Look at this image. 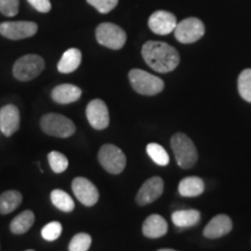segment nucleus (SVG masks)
Segmentation results:
<instances>
[{
    "label": "nucleus",
    "mask_w": 251,
    "mask_h": 251,
    "mask_svg": "<svg viewBox=\"0 0 251 251\" xmlns=\"http://www.w3.org/2000/svg\"><path fill=\"white\" fill-rule=\"evenodd\" d=\"M142 56L152 70L166 74L179 64V54L174 47L158 41H149L142 47Z\"/></svg>",
    "instance_id": "nucleus-1"
},
{
    "label": "nucleus",
    "mask_w": 251,
    "mask_h": 251,
    "mask_svg": "<svg viewBox=\"0 0 251 251\" xmlns=\"http://www.w3.org/2000/svg\"><path fill=\"white\" fill-rule=\"evenodd\" d=\"M171 148L180 168L190 169L197 163V148L187 135L184 133L175 134L171 137Z\"/></svg>",
    "instance_id": "nucleus-2"
},
{
    "label": "nucleus",
    "mask_w": 251,
    "mask_h": 251,
    "mask_svg": "<svg viewBox=\"0 0 251 251\" xmlns=\"http://www.w3.org/2000/svg\"><path fill=\"white\" fill-rule=\"evenodd\" d=\"M41 128L47 135L59 139H67L75 134L76 126L70 119L57 113H48L40 121Z\"/></svg>",
    "instance_id": "nucleus-3"
},
{
    "label": "nucleus",
    "mask_w": 251,
    "mask_h": 251,
    "mask_svg": "<svg viewBox=\"0 0 251 251\" xmlns=\"http://www.w3.org/2000/svg\"><path fill=\"white\" fill-rule=\"evenodd\" d=\"M128 76L133 89L143 96H155L164 89V81L161 78L144 70L133 69Z\"/></svg>",
    "instance_id": "nucleus-4"
},
{
    "label": "nucleus",
    "mask_w": 251,
    "mask_h": 251,
    "mask_svg": "<svg viewBox=\"0 0 251 251\" xmlns=\"http://www.w3.org/2000/svg\"><path fill=\"white\" fill-rule=\"evenodd\" d=\"M45 61L41 56L35 54L25 55L14 63L13 76L21 81L31 80L45 70Z\"/></svg>",
    "instance_id": "nucleus-5"
},
{
    "label": "nucleus",
    "mask_w": 251,
    "mask_h": 251,
    "mask_svg": "<svg viewBox=\"0 0 251 251\" xmlns=\"http://www.w3.org/2000/svg\"><path fill=\"white\" fill-rule=\"evenodd\" d=\"M98 159L102 168L112 175L121 174L127 163L124 151L113 144H103L99 150Z\"/></svg>",
    "instance_id": "nucleus-6"
},
{
    "label": "nucleus",
    "mask_w": 251,
    "mask_h": 251,
    "mask_svg": "<svg viewBox=\"0 0 251 251\" xmlns=\"http://www.w3.org/2000/svg\"><path fill=\"white\" fill-rule=\"evenodd\" d=\"M96 37L100 45L113 50L121 49L127 41L125 30L117 25L109 23L100 24L97 27Z\"/></svg>",
    "instance_id": "nucleus-7"
},
{
    "label": "nucleus",
    "mask_w": 251,
    "mask_h": 251,
    "mask_svg": "<svg viewBox=\"0 0 251 251\" xmlns=\"http://www.w3.org/2000/svg\"><path fill=\"white\" fill-rule=\"evenodd\" d=\"M175 36L181 43H193L200 40L205 34V26L199 19L188 18L177 24Z\"/></svg>",
    "instance_id": "nucleus-8"
},
{
    "label": "nucleus",
    "mask_w": 251,
    "mask_h": 251,
    "mask_svg": "<svg viewBox=\"0 0 251 251\" xmlns=\"http://www.w3.org/2000/svg\"><path fill=\"white\" fill-rule=\"evenodd\" d=\"M37 25L31 21H6L0 24V34L8 40H24L37 33Z\"/></svg>",
    "instance_id": "nucleus-9"
},
{
    "label": "nucleus",
    "mask_w": 251,
    "mask_h": 251,
    "mask_svg": "<svg viewBox=\"0 0 251 251\" xmlns=\"http://www.w3.org/2000/svg\"><path fill=\"white\" fill-rule=\"evenodd\" d=\"M74 194L84 206L91 207L96 205L99 200V191L92 181L87 178L77 177L72 180Z\"/></svg>",
    "instance_id": "nucleus-10"
},
{
    "label": "nucleus",
    "mask_w": 251,
    "mask_h": 251,
    "mask_svg": "<svg viewBox=\"0 0 251 251\" xmlns=\"http://www.w3.org/2000/svg\"><path fill=\"white\" fill-rule=\"evenodd\" d=\"M86 118L94 129L102 130L109 125V113L106 103L100 99H94L86 107Z\"/></svg>",
    "instance_id": "nucleus-11"
},
{
    "label": "nucleus",
    "mask_w": 251,
    "mask_h": 251,
    "mask_svg": "<svg viewBox=\"0 0 251 251\" xmlns=\"http://www.w3.org/2000/svg\"><path fill=\"white\" fill-rule=\"evenodd\" d=\"M163 190H164V181H163L161 177L149 178L148 180L144 181V184L141 186L139 192H137V205L146 206L153 202L162 196Z\"/></svg>",
    "instance_id": "nucleus-12"
},
{
    "label": "nucleus",
    "mask_w": 251,
    "mask_h": 251,
    "mask_svg": "<svg viewBox=\"0 0 251 251\" xmlns=\"http://www.w3.org/2000/svg\"><path fill=\"white\" fill-rule=\"evenodd\" d=\"M20 128V112L15 105L8 103L0 108V131L5 136H12Z\"/></svg>",
    "instance_id": "nucleus-13"
},
{
    "label": "nucleus",
    "mask_w": 251,
    "mask_h": 251,
    "mask_svg": "<svg viewBox=\"0 0 251 251\" xmlns=\"http://www.w3.org/2000/svg\"><path fill=\"white\" fill-rule=\"evenodd\" d=\"M149 28L158 35H168L175 30L177 26V19L170 12L157 11L151 14L148 21Z\"/></svg>",
    "instance_id": "nucleus-14"
},
{
    "label": "nucleus",
    "mask_w": 251,
    "mask_h": 251,
    "mask_svg": "<svg viewBox=\"0 0 251 251\" xmlns=\"http://www.w3.org/2000/svg\"><path fill=\"white\" fill-rule=\"evenodd\" d=\"M233 229V222L226 214H219L213 218L203 229V235L207 238H219L225 236Z\"/></svg>",
    "instance_id": "nucleus-15"
},
{
    "label": "nucleus",
    "mask_w": 251,
    "mask_h": 251,
    "mask_svg": "<svg viewBox=\"0 0 251 251\" xmlns=\"http://www.w3.org/2000/svg\"><path fill=\"white\" fill-rule=\"evenodd\" d=\"M143 235L149 238H158L168 233V222L163 216L152 214L146 219L142 226Z\"/></svg>",
    "instance_id": "nucleus-16"
},
{
    "label": "nucleus",
    "mask_w": 251,
    "mask_h": 251,
    "mask_svg": "<svg viewBox=\"0 0 251 251\" xmlns=\"http://www.w3.org/2000/svg\"><path fill=\"white\" fill-rule=\"evenodd\" d=\"M81 96V90L74 84H61L56 86L51 92V98L55 102L68 105L77 101Z\"/></svg>",
    "instance_id": "nucleus-17"
},
{
    "label": "nucleus",
    "mask_w": 251,
    "mask_h": 251,
    "mask_svg": "<svg viewBox=\"0 0 251 251\" xmlns=\"http://www.w3.org/2000/svg\"><path fill=\"white\" fill-rule=\"evenodd\" d=\"M81 63V52L77 48L68 49L62 55L57 64V70L61 74H71L79 68Z\"/></svg>",
    "instance_id": "nucleus-18"
},
{
    "label": "nucleus",
    "mask_w": 251,
    "mask_h": 251,
    "mask_svg": "<svg viewBox=\"0 0 251 251\" xmlns=\"http://www.w3.org/2000/svg\"><path fill=\"white\" fill-rule=\"evenodd\" d=\"M179 194L183 197H198L205 191V183L199 177H186L180 180L178 186Z\"/></svg>",
    "instance_id": "nucleus-19"
},
{
    "label": "nucleus",
    "mask_w": 251,
    "mask_h": 251,
    "mask_svg": "<svg viewBox=\"0 0 251 251\" xmlns=\"http://www.w3.org/2000/svg\"><path fill=\"white\" fill-rule=\"evenodd\" d=\"M172 222L179 228H188L196 226L200 221V212L197 209H181L172 213Z\"/></svg>",
    "instance_id": "nucleus-20"
},
{
    "label": "nucleus",
    "mask_w": 251,
    "mask_h": 251,
    "mask_svg": "<svg viewBox=\"0 0 251 251\" xmlns=\"http://www.w3.org/2000/svg\"><path fill=\"white\" fill-rule=\"evenodd\" d=\"M23 201V196L15 190H9L0 194V214L6 215L14 212Z\"/></svg>",
    "instance_id": "nucleus-21"
},
{
    "label": "nucleus",
    "mask_w": 251,
    "mask_h": 251,
    "mask_svg": "<svg viewBox=\"0 0 251 251\" xmlns=\"http://www.w3.org/2000/svg\"><path fill=\"white\" fill-rule=\"evenodd\" d=\"M34 221H35L34 213L31 211H24L12 220L9 228H11V231L13 234L21 235L29 230L31 226L34 225Z\"/></svg>",
    "instance_id": "nucleus-22"
},
{
    "label": "nucleus",
    "mask_w": 251,
    "mask_h": 251,
    "mask_svg": "<svg viewBox=\"0 0 251 251\" xmlns=\"http://www.w3.org/2000/svg\"><path fill=\"white\" fill-rule=\"evenodd\" d=\"M50 199H51L52 205L59 211L70 213L75 209V201L74 199L69 196L67 192L62 190H54L50 194Z\"/></svg>",
    "instance_id": "nucleus-23"
},
{
    "label": "nucleus",
    "mask_w": 251,
    "mask_h": 251,
    "mask_svg": "<svg viewBox=\"0 0 251 251\" xmlns=\"http://www.w3.org/2000/svg\"><path fill=\"white\" fill-rule=\"evenodd\" d=\"M147 152L150 158L152 159L156 164L161 166H166L170 163V157L166 150L162 146L157 143H150L147 146Z\"/></svg>",
    "instance_id": "nucleus-24"
},
{
    "label": "nucleus",
    "mask_w": 251,
    "mask_h": 251,
    "mask_svg": "<svg viewBox=\"0 0 251 251\" xmlns=\"http://www.w3.org/2000/svg\"><path fill=\"white\" fill-rule=\"evenodd\" d=\"M238 92L248 102H251V69L241 72L238 77Z\"/></svg>",
    "instance_id": "nucleus-25"
},
{
    "label": "nucleus",
    "mask_w": 251,
    "mask_h": 251,
    "mask_svg": "<svg viewBox=\"0 0 251 251\" xmlns=\"http://www.w3.org/2000/svg\"><path fill=\"white\" fill-rule=\"evenodd\" d=\"M48 162L51 170L55 172V174H62L68 169L69 166V161L67 156L63 155L59 151H51L49 152L48 155Z\"/></svg>",
    "instance_id": "nucleus-26"
},
{
    "label": "nucleus",
    "mask_w": 251,
    "mask_h": 251,
    "mask_svg": "<svg viewBox=\"0 0 251 251\" xmlns=\"http://www.w3.org/2000/svg\"><path fill=\"white\" fill-rule=\"evenodd\" d=\"M92 244V237L86 233L75 235L69 244V251H87Z\"/></svg>",
    "instance_id": "nucleus-27"
},
{
    "label": "nucleus",
    "mask_w": 251,
    "mask_h": 251,
    "mask_svg": "<svg viewBox=\"0 0 251 251\" xmlns=\"http://www.w3.org/2000/svg\"><path fill=\"white\" fill-rule=\"evenodd\" d=\"M41 234H42V237L45 238L46 241H48V242L56 241L62 234V225L59 224L58 221L49 222L48 225H46L45 227L42 228Z\"/></svg>",
    "instance_id": "nucleus-28"
},
{
    "label": "nucleus",
    "mask_w": 251,
    "mask_h": 251,
    "mask_svg": "<svg viewBox=\"0 0 251 251\" xmlns=\"http://www.w3.org/2000/svg\"><path fill=\"white\" fill-rule=\"evenodd\" d=\"M20 0H0V13L5 17H15L19 13Z\"/></svg>",
    "instance_id": "nucleus-29"
},
{
    "label": "nucleus",
    "mask_w": 251,
    "mask_h": 251,
    "mask_svg": "<svg viewBox=\"0 0 251 251\" xmlns=\"http://www.w3.org/2000/svg\"><path fill=\"white\" fill-rule=\"evenodd\" d=\"M91 6H93L94 8L98 9V12L102 14L108 13L113 8H115V6L118 5L119 0H86Z\"/></svg>",
    "instance_id": "nucleus-30"
},
{
    "label": "nucleus",
    "mask_w": 251,
    "mask_h": 251,
    "mask_svg": "<svg viewBox=\"0 0 251 251\" xmlns=\"http://www.w3.org/2000/svg\"><path fill=\"white\" fill-rule=\"evenodd\" d=\"M27 1L36 11L41 12V13H48V12H50V9H51V2H50V0H27Z\"/></svg>",
    "instance_id": "nucleus-31"
},
{
    "label": "nucleus",
    "mask_w": 251,
    "mask_h": 251,
    "mask_svg": "<svg viewBox=\"0 0 251 251\" xmlns=\"http://www.w3.org/2000/svg\"><path fill=\"white\" fill-rule=\"evenodd\" d=\"M158 251H177V250H174V249H161Z\"/></svg>",
    "instance_id": "nucleus-32"
},
{
    "label": "nucleus",
    "mask_w": 251,
    "mask_h": 251,
    "mask_svg": "<svg viewBox=\"0 0 251 251\" xmlns=\"http://www.w3.org/2000/svg\"><path fill=\"white\" fill-rule=\"evenodd\" d=\"M26 251H34V250H26Z\"/></svg>",
    "instance_id": "nucleus-33"
}]
</instances>
